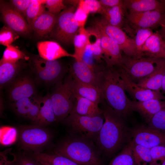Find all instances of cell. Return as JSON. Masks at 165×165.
Returning <instances> with one entry per match:
<instances>
[{
	"mask_svg": "<svg viewBox=\"0 0 165 165\" xmlns=\"http://www.w3.org/2000/svg\"><path fill=\"white\" fill-rule=\"evenodd\" d=\"M129 141L148 148L165 145V133L141 125L130 128Z\"/></svg>",
	"mask_w": 165,
	"mask_h": 165,
	"instance_id": "11",
	"label": "cell"
},
{
	"mask_svg": "<svg viewBox=\"0 0 165 165\" xmlns=\"http://www.w3.org/2000/svg\"><path fill=\"white\" fill-rule=\"evenodd\" d=\"M30 62L37 79L45 83L56 84L63 80L68 72L67 68L58 60H47L39 55H35Z\"/></svg>",
	"mask_w": 165,
	"mask_h": 165,
	"instance_id": "6",
	"label": "cell"
},
{
	"mask_svg": "<svg viewBox=\"0 0 165 165\" xmlns=\"http://www.w3.org/2000/svg\"><path fill=\"white\" fill-rule=\"evenodd\" d=\"M16 33L8 26H4L0 31V43L6 47L11 45L16 38Z\"/></svg>",
	"mask_w": 165,
	"mask_h": 165,
	"instance_id": "41",
	"label": "cell"
},
{
	"mask_svg": "<svg viewBox=\"0 0 165 165\" xmlns=\"http://www.w3.org/2000/svg\"><path fill=\"white\" fill-rule=\"evenodd\" d=\"M14 160L16 164L18 165H42L38 161L31 156L24 155L16 156Z\"/></svg>",
	"mask_w": 165,
	"mask_h": 165,
	"instance_id": "46",
	"label": "cell"
},
{
	"mask_svg": "<svg viewBox=\"0 0 165 165\" xmlns=\"http://www.w3.org/2000/svg\"><path fill=\"white\" fill-rule=\"evenodd\" d=\"M99 1L101 4L106 8H112L117 6H124L123 0H100Z\"/></svg>",
	"mask_w": 165,
	"mask_h": 165,
	"instance_id": "47",
	"label": "cell"
},
{
	"mask_svg": "<svg viewBox=\"0 0 165 165\" xmlns=\"http://www.w3.org/2000/svg\"><path fill=\"white\" fill-rule=\"evenodd\" d=\"M58 14H53L46 10L34 22L31 26L32 30L40 37L49 35L56 23Z\"/></svg>",
	"mask_w": 165,
	"mask_h": 165,
	"instance_id": "22",
	"label": "cell"
},
{
	"mask_svg": "<svg viewBox=\"0 0 165 165\" xmlns=\"http://www.w3.org/2000/svg\"><path fill=\"white\" fill-rule=\"evenodd\" d=\"M38 100L40 108L35 122L36 125L44 127L56 122L50 94H48Z\"/></svg>",
	"mask_w": 165,
	"mask_h": 165,
	"instance_id": "24",
	"label": "cell"
},
{
	"mask_svg": "<svg viewBox=\"0 0 165 165\" xmlns=\"http://www.w3.org/2000/svg\"><path fill=\"white\" fill-rule=\"evenodd\" d=\"M89 42V33L87 29L84 27L79 28L73 42L75 48L73 58L75 61H82L85 49Z\"/></svg>",
	"mask_w": 165,
	"mask_h": 165,
	"instance_id": "30",
	"label": "cell"
},
{
	"mask_svg": "<svg viewBox=\"0 0 165 165\" xmlns=\"http://www.w3.org/2000/svg\"><path fill=\"white\" fill-rule=\"evenodd\" d=\"M74 80L69 72L63 80L55 84L50 94L56 122L62 121L70 114L75 100Z\"/></svg>",
	"mask_w": 165,
	"mask_h": 165,
	"instance_id": "4",
	"label": "cell"
},
{
	"mask_svg": "<svg viewBox=\"0 0 165 165\" xmlns=\"http://www.w3.org/2000/svg\"><path fill=\"white\" fill-rule=\"evenodd\" d=\"M163 40L158 31L153 32L147 40L142 49V57L158 58Z\"/></svg>",
	"mask_w": 165,
	"mask_h": 165,
	"instance_id": "27",
	"label": "cell"
},
{
	"mask_svg": "<svg viewBox=\"0 0 165 165\" xmlns=\"http://www.w3.org/2000/svg\"><path fill=\"white\" fill-rule=\"evenodd\" d=\"M157 59L123 55L121 65L119 67L124 71L132 81L137 83L154 71Z\"/></svg>",
	"mask_w": 165,
	"mask_h": 165,
	"instance_id": "9",
	"label": "cell"
},
{
	"mask_svg": "<svg viewBox=\"0 0 165 165\" xmlns=\"http://www.w3.org/2000/svg\"><path fill=\"white\" fill-rule=\"evenodd\" d=\"M158 58H165V41L164 40L162 43L161 51Z\"/></svg>",
	"mask_w": 165,
	"mask_h": 165,
	"instance_id": "49",
	"label": "cell"
},
{
	"mask_svg": "<svg viewBox=\"0 0 165 165\" xmlns=\"http://www.w3.org/2000/svg\"><path fill=\"white\" fill-rule=\"evenodd\" d=\"M34 85L30 78L27 76L20 77L14 80L9 91L10 100L15 102L20 99L30 98L35 94Z\"/></svg>",
	"mask_w": 165,
	"mask_h": 165,
	"instance_id": "17",
	"label": "cell"
},
{
	"mask_svg": "<svg viewBox=\"0 0 165 165\" xmlns=\"http://www.w3.org/2000/svg\"><path fill=\"white\" fill-rule=\"evenodd\" d=\"M39 55L47 60H57L64 57H71L73 54L69 53L57 42L46 41L38 42L37 45Z\"/></svg>",
	"mask_w": 165,
	"mask_h": 165,
	"instance_id": "19",
	"label": "cell"
},
{
	"mask_svg": "<svg viewBox=\"0 0 165 165\" xmlns=\"http://www.w3.org/2000/svg\"><path fill=\"white\" fill-rule=\"evenodd\" d=\"M6 47L1 60L15 63L21 59H26L27 57L24 53L14 46L11 45Z\"/></svg>",
	"mask_w": 165,
	"mask_h": 165,
	"instance_id": "37",
	"label": "cell"
},
{
	"mask_svg": "<svg viewBox=\"0 0 165 165\" xmlns=\"http://www.w3.org/2000/svg\"><path fill=\"white\" fill-rule=\"evenodd\" d=\"M130 143L136 165H153L150 149L142 145Z\"/></svg>",
	"mask_w": 165,
	"mask_h": 165,
	"instance_id": "31",
	"label": "cell"
},
{
	"mask_svg": "<svg viewBox=\"0 0 165 165\" xmlns=\"http://www.w3.org/2000/svg\"><path fill=\"white\" fill-rule=\"evenodd\" d=\"M20 68L19 62L13 63L0 61V84L2 87L11 82Z\"/></svg>",
	"mask_w": 165,
	"mask_h": 165,
	"instance_id": "29",
	"label": "cell"
},
{
	"mask_svg": "<svg viewBox=\"0 0 165 165\" xmlns=\"http://www.w3.org/2000/svg\"><path fill=\"white\" fill-rule=\"evenodd\" d=\"M117 67L125 90L134 100L143 101L153 99L165 100V96L160 90H152L139 86L130 79L122 68Z\"/></svg>",
	"mask_w": 165,
	"mask_h": 165,
	"instance_id": "13",
	"label": "cell"
},
{
	"mask_svg": "<svg viewBox=\"0 0 165 165\" xmlns=\"http://www.w3.org/2000/svg\"><path fill=\"white\" fill-rule=\"evenodd\" d=\"M123 3L129 13L154 10L165 12L164 0H125Z\"/></svg>",
	"mask_w": 165,
	"mask_h": 165,
	"instance_id": "21",
	"label": "cell"
},
{
	"mask_svg": "<svg viewBox=\"0 0 165 165\" xmlns=\"http://www.w3.org/2000/svg\"><path fill=\"white\" fill-rule=\"evenodd\" d=\"M75 6H70L58 14L56 22L49 35L51 38L66 45L73 42L79 27L75 20Z\"/></svg>",
	"mask_w": 165,
	"mask_h": 165,
	"instance_id": "7",
	"label": "cell"
},
{
	"mask_svg": "<svg viewBox=\"0 0 165 165\" xmlns=\"http://www.w3.org/2000/svg\"><path fill=\"white\" fill-rule=\"evenodd\" d=\"M153 33L151 28H139L136 29L134 38L136 46L135 57H142V47L147 40Z\"/></svg>",
	"mask_w": 165,
	"mask_h": 165,
	"instance_id": "36",
	"label": "cell"
},
{
	"mask_svg": "<svg viewBox=\"0 0 165 165\" xmlns=\"http://www.w3.org/2000/svg\"><path fill=\"white\" fill-rule=\"evenodd\" d=\"M12 107L19 115L35 123L38 116L40 105L38 99L32 102L30 98L26 97L13 102Z\"/></svg>",
	"mask_w": 165,
	"mask_h": 165,
	"instance_id": "23",
	"label": "cell"
},
{
	"mask_svg": "<svg viewBox=\"0 0 165 165\" xmlns=\"http://www.w3.org/2000/svg\"><path fill=\"white\" fill-rule=\"evenodd\" d=\"M153 165H159L165 160V145H160L150 149Z\"/></svg>",
	"mask_w": 165,
	"mask_h": 165,
	"instance_id": "43",
	"label": "cell"
},
{
	"mask_svg": "<svg viewBox=\"0 0 165 165\" xmlns=\"http://www.w3.org/2000/svg\"><path fill=\"white\" fill-rule=\"evenodd\" d=\"M46 0H31L25 13V18L29 25H32L35 19L46 10Z\"/></svg>",
	"mask_w": 165,
	"mask_h": 165,
	"instance_id": "32",
	"label": "cell"
},
{
	"mask_svg": "<svg viewBox=\"0 0 165 165\" xmlns=\"http://www.w3.org/2000/svg\"><path fill=\"white\" fill-rule=\"evenodd\" d=\"M93 26L101 30L114 41L125 55L135 57L134 38L129 37L121 28L109 25L101 18L95 20Z\"/></svg>",
	"mask_w": 165,
	"mask_h": 165,
	"instance_id": "10",
	"label": "cell"
},
{
	"mask_svg": "<svg viewBox=\"0 0 165 165\" xmlns=\"http://www.w3.org/2000/svg\"><path fill=\"white\" fill-rule=\"evenodd\" d=\"M95 61H96L94 55L92 46L89 41L85 49L82 57V61L96 72L100 67L96 64Z\"/></svg>",
	"mask_w": 165,
	"mask_h": 165,
	"instance_id": "40",
	"label": "cell"
},
{
	"mask_svg": "<svg viewBox=\"0 0 165 165\" xmlns=\"http://www.w3.org/2000/svg\"><path fill=\"white\" fill-rule=\"evenodd\" d=\"M159 165H165V160H164Z\"/></svg>",
	"mask_w": 165,
	"mask_h": 165,
	"instance_id": "53",
	"label": "cell"
},
{
	"mask_svg": "<svg viewBox=\"0 0 165 165\" xmlns=\"http://www.w3.org/2000/svg\"><path fill=\"white\" fill-rule=\"evenodd\" d=\"M79 4L89 14L98 13L102 15L106 8L97 0H79Z\"/></svg>",
	"mask_w": 165,
	"mask_h": 165,
	"instance_id": "38",
	"label": "cell"
},
{
	"mask_svg": "<svg viewBox=\"0 0 165 165\" xmlns=\"http://www.w3.org/2000/svg\"><path fill=\"white\" fill-rule=\"evenodd\" d=\"M102 103L104 122L95 144L101 155L110 157L129 142L130 128L123 117L105 100Z\"/></svg>",
	"mask_w": 165,
	"mask_h": 165,
	"instance_id": "1",
	"label": "cell"
},
{
	"mask_svg": "<svg viewBox=\"0 0 165 165\" xmlns=\"http://www.w3.org/2000/svg\"><path fill=\"white\" fill-rule=\"evenodd\" d=\"M165 74V58H158L154 71L137 83L144 88L152 90H160Z\"/></svg>",
	"mask_w": 165,
	"mask_h": 165,
	"instance_id": "20",
	"label": "cell"
},
{
	"mask_svg": "<svg viewBox=\"0 0 165 165\" xmlns=\"http://www.w3.org/2000/svg\"><path fill=\"white\" fill-rule=\"evenodd\" d=\"M126 11L125 7L121 6L106 8L101 19L109 25L121 28L124 24Z\"/></svg>",
	"mask_w": 165,
	"mask_h": 165,
	"instance_id": "28",
	"label": "cell"
},
{
	"mask_svg": "<svg viewBox=\"0 0 165 165\" xmlns=\"http://www.w3.org/2000/svg\"><path fill=\"white\" fill-rule=\"evenodd\" d=\"M159 26L160 28L159 31L163 39L165 41V18L160 23Z\"/></svg>",
	"mask_w": 165,
	"mask_h": 165,
	"instance_id": "48",
	"label": "cell"
},
{
	"mask_svg": "<svg viewBox=\"0 0 165 165\" xmlns=\"http://www.w3.org/2000/svg\"><path fill=\"white\" fill-rule=\"evenodd\" d=\"M54 153L79 165H103L101 154L94 142L70 135L58 144Z\"/></svg>",
	"mask_w": 165,
	"mask_h": 165,
	"instance_id": "3",
	"label": "cell"
},
{
	"mask_svg": "<svg viewBox=\"0 0 165 165\" xmlns=\"http://www.w3.org/2000/svg\"><path fill=\"white\" fill-rule=\"evenodd\" d=\"M104 122L103 113L90 117L70 113L62 121L68 128L70 136L94 143Z\"/></svg>",
	"mask_w": 165,
	"mask_h": 165,
	"instance_id": "5",
	"label": "cell"
},
{
	"mask_svg": "<svg viewBox=\"0 0 165 165\" xmlns=\"http://www.w3.org/2000/svg\"><path fill=\"white\" fill-rule=\"evenodd\" d=\"M45 6L49 12L55 14H59L67 7L62 0H46Z\"/></svg>",
	"mask_w": 165,
	"mask_h": 165,
	"instance_id": "42",
	"label": "cell"
},
{
	"mask_svg": "<svg viewBox=\"0 0 165 165\" xmlns=\"http://www.w3.org/2000/svg\"><path fill=\"white\" fill-rule=\"evenodd\" d=\"M87 30L94 40L92 41L89 39L95 59L97 62H99L101 61V59H103L100 37L97 30L95 27H93Z\"/></svg>",
	"mask_w": 165,
	"mask_h": 165,
	"instance_id": "35",
	"label": "cell"
},
{
	"mask_svg": "<svg viewBox=\"0 0 165 165\" xmlns=\"http://www.w3.org/2000/svg\"><path fill=\"white\" fill-rule=\"evenodd\" d=\"M89 14L78 4L75 13V17L79 28L84 27Z\"/></svg>",
	"mask_w": 165,
	"mask_h": 165,
	"instance_id": "45",
	"label": "cell"
},
{
	"mask_svg": "<svg viewBox=\"0 0 165 165\" xmlns=\"http://www.w3.org/2000/svg\"><path fill=\"white\" fill-rule=\"evenodd\" d=\"M74 80L75 95L87 99L98 105L105 100L102 93L98 87Z\"/></svg>",
	"mask_w": 165,
	"mask_h": 165,
	"instance_id": "25",
	"label": "cell"
},
{
	"mask_svg": "<svg viewBox=\"0 0 165 165\" xmlns=\"http://www.w3.org/2000/svg\"><path fill=\"white\" fill-rule=\"evenodd\" d=\"M15 165H18V164H16Z\"/></svg>",
	"mask_w": 165,
	"mask_h": 165,
	"instance_id": "54",
	"label": "cell"
},
{
	"mask_svg": "<svg viewBox=\"0 0 165 165\" xmlns=\"http://www.w3.org/2000/svg\"><path fill=\"white\" fill-rule=\"evenodd\" d=\"M75 100L70 113L93 117L103 114L98 105L86 98L75 95Z\"/></svg>",
	"mask_w": 165,
	"mask_h": 165,
	"instance_id": "26",
	"label": "cell"
},
{
	"mask_svg": "<svg viewBox=\"0 0 165 165\" xmlns=\"http://www.w3.org/2000/svg\"><path fill=\"white\" fill-rule=\"evenodd\" d=\"M132 112L138 113L147 123L152 117L165 107V100L153 99L143 101H130Z\"/></svg>",
	"mask_w": 165,
	"mask_h": 165,
	"instance_id": "16",
	"label": "cell"
},
{
	"mask_svg": "<svg viewBox=\"0 0 165 165\" xmlns=\"http://www.w3.org/2000/svg\"><path fill=\"white\" fill-rule=\"evenodd\" d=\"M147 123L149 127L165 133V107L154 115Z\"/></svg>",
	"mask_w": 165,
	"mask_h": 165,
	"instance_id": "39",
	"label": "cell"
},
{
	"mask_svg": "<svg viewBox=\"0 0 165 165\" xmlns=\"http://www.w3.org/2000/svg\"><path fill=\"white\" fill-rule=\"evenodd\" d=\"M35 157L38 160L46 162L52 165H79L65 157L55 153L48 154L39 152L36 153Z\"/></svg>",
	"mask_w": 165,
	"mask_h": 165,
	"instance_id": "33",
	"label": "cell"
},
{
	"mask_svg": "<svg viewBox=\"0 0 165 165\" xmlns=\"http://www.w3.org/2000/svg\"><path fill=\"white\" fill-rule=\"evenodd\" d=\"M37 160L42 165H52L51 164L45 161L41 160Z\"/></svg>",
	"mask_w": 165,
	"mask_h": 165,
	"instance_id": "52",
	"label": "cell"
},
{
	"mask_svg": "<svg viewBox=\"0 0 165 165\" xmlns=\"http://www.w3.org/2000/svg\"><path fill=\"white\" fill-rule=\"evenodd\" d=\"M0 12L4 22L16 34L28 35L33 31L25 18L10 3L0 1Z\"/></svg>",
	"mask_w": 165,
	"mask_h": 165,
	"instance_id": "12",
	"label": "cell"
},
{
	"mask_svg": "<svg viewBox=\"0 0 165 165\" xmlns=\"http://www.w3.org/2000/svg\"><path fill=\"white\" fill-rule=\"evenodd\" d=\"M126 17L128 22L136 29L139 28H150L159 25L161 22L165 18V12L154 10L129 13Z\"/></svg>",
	"mask_w": 165,
	"mask_h": 165,
	"instance_id": "14",
	"label": "cell"
},
{
	"mask_svg": "<svg viewBox=\"0 0 165 165\" xmlns=\"http://www.w3.org/2000/svg\"><path fill=\"white\" fill-rule=\"evenodd\" d=\"M161 91L163 94H165V74L162 82Z\"/></svg>",
	"mask_w": 165,
	"mask_h": 165,
	"instance_id": "51",
	"label": "cell"
},
{
	"mask_svg": "<svg viewBox=\"0 0 165 165\" xmlns=\"http://www.w3.org/2000/svg\"><path fill=\"white\" fill-rule=\"evenodd\" d=\"M94 27L97 30L100 37L103 59L106 66H120L123 54L119 46L101 30Z\"/></svg>",
	"mask_w": 165,
	"mask_h": 165,
	"instance_id": "15",
	"label": "cell"
},
{
	"mask_svg": "<svg viewBox=\"0 0 165 165\" xmlns=\"http://www.w3.org/2000/svg\"><path fill=\"white\" fill-rule=\"evenodd\" d=\"M69 72L75 80L82 83L91 84L98 87L96 72L82 61H75Z\"/></svg>",
	"mask_w": 165,
	"mask_h": 165,
	"instance_id": "18",
	"label": "cell"
},
{
	"mask_svg": "<svg viewBox=\"0 0 165 165\" xmlns=\"http://www.w3.org/2000/svg\"><path fill=\"white\" fill-rule=\"evenodd\" d=\"M107 165H136L130 142L125 145Z\"/></svg>",
	"mask_w": 165,
	"mask_h": 165,
	"instance_id": "34",
	"label": "cell"
},
{
	"mask_svg": "<svg viewBox=\"0 0 165 165\" xmlns=\"http://www.w3.org/2000/svg\"><path fill=\"white\" fill-rule=\"evenodd\" d=\"M98 87L107 104L124 119L133 112L122 79L115 67H101L96 72Z\"/></svg>",
	"mask_w": 165,
	"mask_h": 165,
	"instance_id": "2",
	"label": "cell"
},
{
	"mask_svg": "<svg viewBox=\"0 0 165 165\" xmlns=\"http://www.w3.org/2000/svg\"><path fill=\"white\" fill-rule=\"evenodd\" d=\"M31 0H12L9 1V3L16 11L25 18L26 10L30 5Z\"/></svg>",
	"mask_w": 165,
	"mask_h": 165,
	"instance_id": "44",
	"label": "cell"
},
{
	"mask_svg": "<svg viewBox=\"0 0 165 165\" xmlns=\"http://www.w3.org/2000/svg\"><path fill=\"white\" fill-rule=\"evenodd\" d=\"M0 165H13L12 162L8 161L6 158L3 157L1 159Z\"/></svg>",
	"mask_w": 165,
	"mask_h": 165,
	"instance_id": "50",
	"label": "cell"
},
{
	"mask_svg": "<svg viewBox=\"0 0 165 165\" xmlns=\"http://www.w3.org/2000/svg\"><path fill=\"white\" fill-rule=\"evenodd\" d=\"M18 133L20 145L27 151L37 150L48 143L52 137L48 130L37 125L21 126Z\"/></svg>",
	"mask_w": 165,
	"mask_h": 165,
	"instance_id": "8",
	"label": "cell"
}]
</instances>
